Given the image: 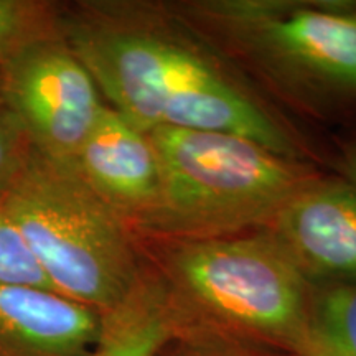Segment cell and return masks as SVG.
Masks as SVG:
<instances>
[{
	"mask_svg": "<svg viewBox=\"0 0 356 356\" xmlns=\"http://www.w3.org/2000/svg\"><path fill=\"white\" fill-rule=\"evenodd\" d=\"M65 42L111 109L139 131L200 129L246 137L284 157L304 152L241 70L177 6L89 7Z\"/></svg>",
	"mask_w": 356,
	"mask_h": 356,
	"instance_id": "1",
	"label": "cell"
},
{
	"mask_svg": "<svg viewBox=\"0 0 356 356\" xmlns=\"http://www.w3.org/2000/svg\"><path fill=\"white\" fill-rule=\"evenodd\" d=\"M154 241L178 323L299 356L314 286L266 229Z\"/></svg>",
	"mask_w": 356,
	"mask_h": 356,
	"instance_id": "2",
	"label": "cell"
},
{
	"mask_svg": "<svg viewBox=\"0 0 356 356\" xmlns=\"http://www.w3.org/2000/svg\"><path fill=\"white\" fill-rule=\"evenodd\" d=\"M226 58L318 113L356 106L355 0L175 3Z\"/></svg>",
	"mask_w": 356,
	"mask_h": 356,
	"instance_id": "3",
	"label": "cell"
},
{
	"mask_svg": "<svg viewBox=\"0 0 356 356\" xmlns=\"http://www.w3.org/2000/svg\"><path fill=\"white\" fill-rule=\"evenodd\" d=\"M160 168L152 239H208L264 229L317 177L302 160L236 134L159 127L149 132Z\"/></svg>",
	"mask_w": 356,
	"mask_h": 356,
	"instance_id": "4",
	"label": "cell"
},
{
	"mask_svg": "<svg viewBox=\"0 0 356 356\" xmlns=\"http://www.w3.org/2000/svg\"><path fill=\"white\" fill-rule=\"evenodd\" d=\"M0 200L55 292L102 315L139 280L132 229L71 165L33 149Z\"/></svg>",
	"mask_w": 356,
	"mask_h": 356,
	"instance_id": "5",
	"label": "cell"
},
{
	"mask_svg": "<svg viewBox=\"0 0 356 356\" xmlns=\"http://www.w3.org/2000/svg\"><path fill=\"white\" fill-rule=\"evenodd\" d=\"M0 91L33 149L66 165H73L106 106L70 44L38 35L3 61Z\"/></svg>",
	"mask_w": 356,
	"mask_h": 356,
	"instance_id": "6",
	"label": "cell"
},
{
	"mask_svg": "<svg viewBox=\"0 0 356 356\" xmlns=\"http://www.w3.org/2000/svg\"><path fill=\"white\" fill-rule=\"evenodd\" d=\"M314 287L356 282V188L314 177L264 228Z\"/></svg>",
	"mask_w": 356,
	"mask_h": 356,
	"instance_id": "7",
	"label": "cell"
},
{
	"mask_svg": "<svg viewBox=\"0 0 356 356\" xmlns=\"http://www.w3.org/2000/svg\"><path fill=\"white\" fill-rule=\"evenodd\" d=\"M71 167L132 233H145L160 197L159 160L149 134L106 104Z\"/></svg>",
	"mask_w": 356,
	"mask_h": 356,
	"instance_id": "8",
	"label": "cell"
},
{
	"mask_svg": "<svg viewBox=\"0 0 356 356\" xmlns=\"http://www.w3.org/2000/svg\"><path fill=\"white\" fill-rule=\"evenodd\" d=\"M102 315L55 291L0 284V346L17 356H89Z\"/></svg>",
	"mask_w": 356,
	"mask_h": 356,
	"instance_id": "9",
	"label": "cell"
},
{
	"mask_svg": "<svg viewBox=\"0 0 356 356\" xmlns=\"http://www.w3.org/2000/svg\"><path fill=\"white\" fill-rule=\"evenodd\" d=\"M168 289L157 270L142 269L127 297L102 314L101 333L89 356H159L177 330Z\"/></svg>",
	"mask_w": 356,
	"mask_h": 356,
	"instance_id": "10",
	"label": "cell"
},
{
	"mask_svg": "<svg viewBox=\"0 0 356 356\" xmlns=\"http://www.w3.org/2000/svg\"><path fill=\"white\" fill-rule=\"evenodd\" d=\"M299 356H356V282L312 289Z\"/></svg>",
	"mask_w": 356,
	"mask_h": 356,
	"instance_id": "11",
	"label": "cell"
},
{
	"mask_svg": "<svg viewBox=\"0 0 356 356\" xmlns=\"http://www.w3.org/2000/svg\"><path fill=\"white\" fill-rule=\"evenodd\" d=\"M159 356H292L193 323H178Z\"/></svg>",
	"mask_w": 356,
	"mask_h": 356,
	"instance_id": "12",
	"label": "cell"
},
{
	"mask_svg": "<svg viewBox=\"0 0 356 356\" xmlns=\"http://www.w3.org/2000/svg\"><path fill=\"white\" fill-rule=\"evenodd\" d=\"M0 284L53 291L42 267L35 261L24 236L0 200Z\"/></svg>",
	"mask_w": 356,
	"mask_h": 356,
	"instance_id": "13",
	"label": "cell"
},
{
	"mask_svg": "<svg viewBox=\"0 0 356 356\" xmlns=\"http://www.w3.org/2000/svg\"><path fill=\"white\" fill-rule=\"evenodd\" d=\"M33 145L0 91V193L25 167Z\"/></svg>",
	"mask_w": 356,
	"mask_h": 356,
	"instance_id": "14",
	"label": "cell"
},
{
	"mask_svg": "<svg viewBox=\"0 0 356 356\" xmlns=\"http://www.w3.org/2000/svg\"><path fill=\"white\" fill-rule=\"evenodd\" d=\"M33 7L17 0H0V63L22 43L33 38Z\"/></svg>",
	"mask_w": 356,
	"mask_h": 356,
	"instance_id": "15",
	"label": "cell"
},
{
	"mask_svg": "<svg viewBox=\"0 0 356 356\" xmlns=\"http://www.w3.org/2000/svg\"><path fill=\"white\" fill-rule=\"evenodd\" d=\"M340 172L341 178H345L356 188V139L348 142L341 152Z\"/></svg>",
	"mask_w": 356,
	"mask_h": 356,
	"instance_id": "16",
	"label": "cell"
}]
</instances>
